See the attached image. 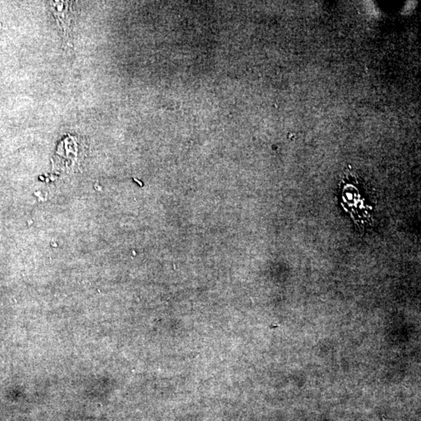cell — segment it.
Wrapping results in <instances>:
<instances>
[]
</instances>
